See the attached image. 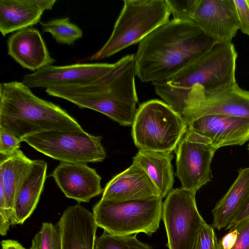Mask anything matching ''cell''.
Returning <instances> with one entry per match:
<instances>
[{"label": "cell", "instance_id": "obj_1", "mask_svg": "<svg viewBox=\"0 0 249 249\" xmlns=\"http://www.w3.org/2000/svg\"><path fill=\"white\" fill-rule=\"evenodd\" d=\"M216 43L193 21L173 18L139 42L134 54L136 74L142 82L166 81Z\"/></svg>", "mask_w": 249, "mask_h": 249}, {"label": "cell", "instance_id": "obj_2", "mask_svg": "<svg viewBox=\"0 0 249 249\" xmlns=\"http://www.w3.org/2000/svg\"><path fill=\"white\" fill-rule=\"evenodd\" d=\"M134 55H126L95 82L85 85L50 88L49 95L66 100L109 117L120 125H132L138 99L135 84Z\"/></svg>", "mask_w": 249, "mask_h": 249}, {"label": "cell", "instance_id": "obj_3", "mask_svg": "<svg viewBox=\"0 0 249 249\" xmlns=\"http://www.w3.org/2000/svg\"><path fill=\"white\" fill-rule=\"evenodd\" d=\"M0 128L21 142L47 131L83 129L65 110L36 96L18 81L0 85Z\"/></svg>", "mask_w": 249, "mask_h": 249}, {"label": "cell", "instance_id": "obj_4", "mask_svg": "<svg viewBox=\"0 0 249 249\" xmlns=\"http://www.w3.org/2000/svg\"><path fill=\"white\" fill-rule=\"evenodd\" d=\"M112 32L105 45L84 60L108 57L137 43L169 21L166 0H124Z\"/></svg>", "mask_w": 249, "mask_h": 249}, {"label": "cell", "instance_id": "obj_5", "mask_svg": "<svg viewBox=\"0 0 249 249\" xmlns=\"http://www.w3.org/2000/svg\"><path fill=\"white\" fill-rule=\"evenodd\" d=\"M162 198L160 196L125 201L101 199L93 208L96 223L116 236L142 232L151 236L162 219Z\"/></svg>", "mask_w": 249, "mask_h": 249}, {"label": "cell", "instance_id": "obj_6", "mask_svg": "<svg viewBox=\"0 0 249 249\" xmlns=\"http://www.w3.org/2000/svg\"><path fill=\"white\" fill-rule=\"evenodd\" d=\"M187 128L183 118L166 103L151 100L137 110L131 135L139 149L172 152Z\"/></svg>", "mask_w": 249, "mask_h": 249}, {"label": "cell", "instance_id": "obj_7", "mask_svg": "<svg viewBox=\"0 0 249 249\" xmlns=\"http://www.w3.org/2000/svg\"><path fill=\"white\" fill-rule=\"evenodd\" d=\"M238 54L231 43H216L205 54L164 81L176 89L189 90L199 86L212 90L236 82Z\"/></svg>", "mask_w": 249, "mask_h": 249}, {"label": "cell", "instance_id": "obj_8", "mask_svg": "<svg viewBox=\"0 0 249 249\" xmlns=\"http://www.w3.org/2000/svg\"><path fill=\"white\" fill-rule=\"evenodd\" d=\"M102 139L82 129L45 132L26 137L22 142L60 162L87 164L101 162L106 158Z\"/></svg>", "mask_w": 249, "mask_h": 249}, {"label": "cell", "instance_id": "obj_9", "mask_svg": "<svg viewBox=\"0 0 249 249\" xmlns=\"http://www.w3.org/2000/svg\"><path fill=\"white\" fill-rule=\"evenodd\" d=\"M195 193L183 188L173 189L162 204V219L168 249H192L202 225Z\"/></svg>", "mask_w": 249, "mask_h": 249}, {"label": "cell", "instance_id": "obj_10", "mask_svg": "<svg viewBox=\"0 0 249 249\" xmlns=\"http://www.w3.org/2000/svg\"><path fill=\"white\" fill-rule=\"evenodd\" d=\"M217 150L208 138L187 128L175 149L176 175L182 188L196 193L211 181V164Z\"/></svg>", "mask_w": 249, "mask_h": 249}, {"label": "cell", "instance_id": "obj_11", "mask_svg": "<svg viewBox=\"0 0 249 249\" xmlns=\"http://www.w3.org/2000/svg\"><path fill=\"white\" fill-rule=\"evenodd\" d=\"M185 90L188 94L182 116L185 122L210 115L249 118V91L240 88L237 82L215 89L195 86Z\"/></svg>", "mask_w": 249, "mask_h": 249}, {"label": "cell", "instance_id": "obj_12", "mask_svg": "<svg viewBox=\"0 0 249 249\" xmlns=\"http://www.w3.org/2000/svg\"><path fill=\"white\" fill-rule=\"evenodd\" d=\"M114 64L77 63L46 66L24 76L22 83L29 88L85 85L98 80L109 71Z\"/></svg>", "mask_w": 249, "mask_h": 249}, {"label": "cell", "instance_id": "obj_13", "mask_svg": "<svg viewBox=\"0 0 249 249\" xmlns=\"http://www.w3.org/2000/svg\"><path fill=\"white\" fill-rule=\"evenodd\" d=\"M217 43H231L239 30L234 0H196L191 19Z\"/></svg>", "mask_w": 249, "mask_h": 249}, {"label": "cell", "instance_id": "obj_14", "mask_svg": "<svg viewBox=\"0 0 249 249\" xmlns=\"http://www.w3.org/2000/svg\"><path fill=\"white\" fill-rule=\"evenodd\" d=\"M187 127L208 138L217 149L249 141V118L210 115L186 121Z\"/></svg>", "mask_w": 249, "mask_h": 249}, {"label": "cell", "instance_id": "obj_15", "mask_svg": "<svg viewBox=\"0 0 249 249\" xmlns=\"http://www.w3.org/2000/svg\"><path fill=\"white\" fill-rule=\"evenodd\" d=\"M65 196L78 202H88L100 195L101 177L86 163L60 162L52 173Z\"/></svg>", "mask_w": 249, "mask_h": 249}, {"label": "cell", "instance_id": "obj_16", "mask_svg": "<svg viewBox=\"0 0 249 249\" xmlns=\"http://www.w3.org/2000/svg\"><path fill=\"white\" fill-rule=\"evenodd\" d=\"M62 249H94L97 226L93 213L79 204L68 207L56 225Z\"/></svg>", "mask_w": 249, "mask_h": 249}, {"label": "cell", "instance_id": "obj_17", "mask_svg": "<svg viewBox=\"0 0 249 249\" xmlns=\"http://www.w3.org/2000/svg\"><path fill=\"white\" fill-rule=\"evenodd\" d=\"M160 196V192L144 170L132 163L107 183L101 199L125 201Z\"/></svg>", "mask_w": 249, "mask_h": 249}, {"label": "cell", "instance_id": "obj_18", "mask_svg": "<svg viewBox=\"0 0 249 249\" xmlns=\"http://www.w3.org/2000/svg\"><path fill=\"white\" fill-rule=\"evenodd\" d=\"M7 43L8 54L25 69L36 71L55 61L40 32L31 27L17 31Z\"/></svg>", "mask_w": 249, "mask_h": 249}, {"label": "cell", "instance_id": "obj_19", "mask_svg": "<svg viewBox=\"0 0 249 249\" xmlns=\"http://www.w3.org/2000/svg\"><path fill=\"white\" fill-rule=\"evenodd\" d=\"M56 1V0H0V31L2 36L37 24L43 12L52 9Z\"/></svg>", "mask_w": 249, "mask_h": 249}, {"label": "cell", "instance_id": "obj_20", "mask_svg": "<svg viewBox=\"0 0 249 249\" xmlns=\"http://www.w3.org/2000/svg\"><path fill=\"white\" fill-rule=\"evenodd\" d=\"M47 169L45 161L33 160L15 198L12 225L22 224L36 208L43 190Z\"/></svg>", "mask_w": 249, "mask_h": 249}, {"label": "cell", "instance_id": "obj_21", "mask_svg": "<svg viewBox=\"0 0 249 249\" xmlns=\"http://www.w3.org/2000/svg\"><path fill=\"white\" fill-rule=\"evenodd\" d=\"M172 152L139 149L133 158L148 175L163 198L173 190L174 182Z\"/></svg>", "mask_w": 249, "mask_h": 249}, {"label": "cell", "instance_id": "obj_22", "mask_svg": "<svg viewBox=\"0 0 249 249\" xmlns=\"http://www.w3.org/2000/svg\"><path fill=\"white\" fill-rule=\"evenodd\" d=\"M238 172L232 185L212 210V226L218 230L230 224L249 194V167L240 168Z\"/></svg>", "mask_w": 249, "mask_h": 249}, {"label": "cell", "instance_id": "obj_23", "mask_svg": "<svg viewBox=\"0 0 249 249\" xmlns=\"http://www.w3.org/2000/svg\"><path fill=\"white\" fill-rule=\"evenodd\" d=\"M1 157L0 188L4 191L7 207L13 215L16 196L33 160L20 149L11 155Z\"/></svg>", "mask_w": 249, "mask_h": 249}, {"label": "cell", "instance_id": "obj_24", "mask_svg": "<svg viewBox=\"0 0 249 249\" xmlns=\"http://www.w3.org/2000/svg\"><path fill=\"white\" fill-rule=\"evenodd\" d=\"M40 23L43 31L50 33L59 44L71 45L83 36L82 31L71 23L69 18H56Z\"/></svg>", "mask_w": 249, "mask_h": 249}, {"label": "cell", "instance_id": "obj_25", "mask_svg": "<svg viewBox=\"0 0 249 249\" xmlns=\"http://www.w3.org/2000/svg\"><path fill=\"white\" fill-rule=\"evenodd\" d=\"M137 234L116 236L104 231L95 240L94 249H153L137 238Z\"/></svg>", "mask_w": 249, "mask_h": 249}, {"label": "cell", "instance_id": "obj_26", "mask_svg": "<svg viewBox=\"0 0 249 249\" xmlns=\"http://www.w3.org/2000/svg\"><path fill=\"white\" fill-rule=\"evenodd\" d=\"M30 249H62L60 231L57 226L43 222L40 231L32 239Z\"/></svg>", "mask_w": 249, "mask_h": 249}, {"label": "cell", "instance_id": "obj_27", "mask_svg": "<svg viewBox=\"0 0 249 249\" xmlns=\"http://www.w3.org/2000/svg\"><path fill=\"white\" fill-rule=\"evenodd\" d=\"M192 249H221L212 226L206 222L202 225Z\"/></svg>", "mask_w": 249, "mask_h": 249}, {"label": "cell", "instance_id": "obj_28", "mask_svg": "<svg viewBox=\"0 0 249 249\" xmlns=\"http://www.w3.org/2000/svg\"><path fill=\"white\" fill-rule=\"evenodd\" d=\"M174 19L191 20L196 0H166ZM192 21V20H191Z\"/></svg>", "mask_w": 249, "mask_h": 249}, {"label": "cell", "instance_id": "obj_29", "mask_svg": "<svg viewBox=\"0 0 249 249\" xmlns=\"http://www.w3.org/2000/svg\"><path fill=\"white\" fill-rule=\"evenodd\" d=\"M21 142L14 135L0 128V153L8 156L16 153L20 148Z\"/></svg>", "mask_w": 249, "mask_h": 249}, {"label": "cell", "instance_id": "obj_30", "mask_svg": "<svg viewBox=\"0 0 249 249\" xmlns=\"http://www.w3.org/2000/svg\"><path fill=\"white\" fill-rule=\"evenodd\" d=\"M239 30L249 36V0H234Z\"/></svg>", "mask_w": 249, "mask_h": 249}, {"label": "cell", "instance_id": "obj_31", "mask_svg": "<svg viewBox=\"0 0 249 249\" xmlns=\"http://www.w3.org/2000/svg\"><path fill=\"white\" fill-rule=\"evenodd\" d=\"M235 227L237 228L238 235L232 249H249V218Z\"/></svg>", "mask_w": 249, "mask_h": 249}, {"label": "cell", "instance_id": "obj_32", "mask_svg": "<svg viewBox=\"0 0 249 249\" xmlns=\"http://www.w3.org/2000/svg\"><path fill=\"white\" fill-rule=\"evenodd\" d=\"M249 218V194L245 202L235 215L230 224L225 228L231 230L243 221Z\"/></svg>", "mask_w": 249, "mask_h": 249}, {"label": "cell", "instance_id": "obj_33", "mask_svg": "<svg viewBox=\"0 0 249 249\" xmlns=\"http://www.w3.org/2000/svg\"><path fill=\"white\" fill-rule=\"evenodd\" d=\"M238 235L237 228L234 227L219 240L221 249H232L234 246Z\"/></svg>", "mask_w": 249, "mask_h": 249}, {"label": "cell", "instance_id": "obj_34", "mask_svg": "<svg viewBox=\"0 0 249 249\" xmlns=\"http://www.w3.org/2000/svg\"><path fill=\"white\" fill-rule=\"evenodd\" d=\"M1 249H27L14 240H3L1 242Z\"/></svg>", "mask_w": 249, "mask_h": 249}, {"label": "cell", "instance_id": "obj_35", "mask_svg": "<svg viewBox=\"0 0 249 249\" xmlns=\"http://www.w3.org/2000/svg\"><path fill=\"white\" fill-rule=\"evenodd\" d=\"M248 150L249 151V143L248 144Z\"/></svg>", "mask_w": 249, "mask_h": 249}]
</instances>
